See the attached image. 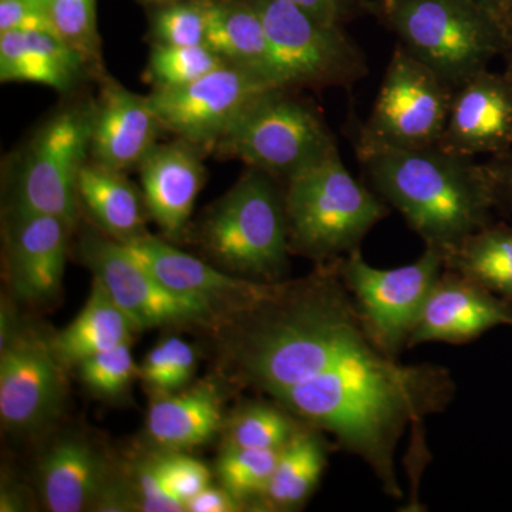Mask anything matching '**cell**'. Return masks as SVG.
Here are the masks:
<instances>
[{"label": "cell", "mask_w": 512, "mask_h": 512, "mask_svg": "<svg viewBox=\"0 0 512 512\" xmlns=\"http://www.w3.org/2000/svg\"><path fill=\"white\" fill-rule=\"evenodd\" d=\"M332 444L323 431L303 423L279 453L274 474L261 498L266 510L292 511L315 493L328 467Z\"/></svg>", "instance_id": "25"}, {"label": "cell", "mask_w": 512, "mask_h": 512, "mask_svg": "<svg viewBox=\"0 0 512 512\" xmlns=\"http://www.w3.org/2000/svg\"><path fill=\"white\" fill-rule=\"evenodd\" d=\"M77 195L94 222L121 244L147 234L144 197L121 171L87 161L77 181Z\"/></svg>", "instance_id": "23"}, {"label": "cell", "mask_w": 512, "mask_h": 512, "mask_svg": "<svg viewBox=\"0 0 512 512\" xmlns=\"http://www.w3.org/2000/svg\"><path fill=\"white\" fill-rule=\"evenodd\" d=\"M13 30L56 33L49 8L37 0H0V33Z\"/></svg>", "instance_id": "37"}, {"label": "cell", "mask_w": 512, "mask_h": 512, "mask_svg": "<svg viewBox=\"0 0 512 512\" xmlns=\"http://www.w3.org/2000/svg\"><path fill=\"white\" fill-rule=\"evenodd\" d=\"M123 245L168 288L207 302L215 309L224 305L225 311L234 316L248 309L268 284L225 274L148 232Z\"/></svg>", "instance_id": "18"}, {"label": "cell", "mask_w": 512, "mask_h": 512, "mask_svg": "<svg viewBox=\"0 0 512 512\" xmlns=\"http://www.w3.org/2000/svg\"><path fill=\"white\" fill-rule=\"evenodd\" d=\"M338 266L369 335L387 355L399 356L407 349L424 302L443 272V256L426 248L413 264L377 269L367 264L357 248L339 258Z\"/></svg>", "instance_id": "10"}, {"label": "cell", "mask_w": 512, "mask_h": 512, "mask_svg": "<svg viewBox=\"0 0 512 512\" xmlns=\"http://www.w3.org/2000/svg\"><path fill=\"white\" fill-rule=\"evenodd\" d=\"M201 147L177 138L156 144L138 165L148 215L168 238L183 234L205 181Z\"/></svg>", "instance_id": "19"}, {"label": "cell", "mask_w": 512, "mask_h": 512, "mask_svg": "<svg viewBox=\"0 0 512 512\" xmlns=\"http://www.w3.org/2000/svg\"><path fill=\"white\" fill-rule=\"evenodd\" d=\"M79 367L86 386L104 396L123 392L137 370L130 342L87 357L79 363Z\"/></svg>", "instance_id": "34"}, {"label": "cell", "mask_w": 512, "mask_h": 512, "mask_svg": "<svg viewBox=\"0 0 512 512\" xmlns=\"http://www.w3.org/2000/svg\"><path fill=\"white\" fill-rule=\"evenodd\" d=\"M476 2L478 5L483 6V8L497 20L498 12H500L501 5H503V0H476Z\"/></svg>", "instance_id": "42"}, {"label": "cell", "mask_w": 512, "mask_h": 512, "mask_svg": "<svg viewBox=\"0 0 512 512\" xmlns=\"http://www.w3.org/2000/svg\"><path fill=\"white\" fill-rule=\"evenodd\" d=\"M49 13L57 35L82 56L87 67L103 72L96 0H50Z\"/></svg>", "instance_id": "31"}, {"label": "cell", "mask_w": 512, "mask_h": 512, "mask_svg": "<svg viewBox=\"0 0 512 512\" xmlns=\"http://www.w3.org/2000/svg\"><path fill=\"white\" fill-rule=\"evenodd\" d=\"M505 76L512 83V57H507V67H505Z\"/></svg>", "instance_id": "43"}, {"label": "cell", "mask_w": 512, "mask_h": 512, "mask_svg": "<svg viewBox=\"0 0 512 512\" xmlns=\"http://www.w3.org/2000/svg\"><path fill=\"white\" fill-rule=\"evenodd\" d=\"M512 146V83L505 74L481 70L454 92L443 136L436 147L456 156L507 153Z\"/></svg>", "instance_id": "15"}, {"label": "cell", "mask_w": 512, "mask_h": 512, "mask_svg": "<svg viewBox=\"0 0 512 512\" xmlns=\"http://www.w3.org/2000/svg\"><path fill=\"white\" fill-rule=\"evenodd\" d=\"M281 450L256 448H225L218 463V476L222 487L234 494L242 503L255 501L261 505Z\"/></svg>", "instance_id": "29"}, {"label": "cell", "mask_w": 512, "mask_h": 512, "mask_svg": "<svg viewBox=\"0 0 512 512\" xmlns=\"http://www.w3.org/2000/svg\"><path fill=\"white\" fill-rule=\"evenodd\" d=\"M276 87L252 104L212 151L288 180L338 151L316 104Z\"/></svg>", "instance_id": "6"}, {"label": "cell", "mask_w": 512, "mask_h": 512, "mask_svg": "<svg viewBox=\"0 0 512 512\" xmlns=\"http://www.w3.org/2000/svg\"><path fill=\"white\" fill-rule=\"evenodd\" d=\"M244 507H247V504L242 503L234 494L229 493L227 488H214L208 485L201 493L188 501L187 511L237 512L244 510Z\"/></svg>", "instance_id": "39"}, {"label": "cell", "mask_w": 512, "mask_h": 512, "mask_svg": "<svg viewBox=\"0 0 512 512\" xmlns=\"http://www.w3.org/2000/svg\"><path fill=\"white\" fill-rule=\"evenodd\" d=\"M197 356L187 342L168 338L150 350L140 369L144 382L161 392H173L190 382Z\"/></svg>", "instance_id": "33"}, {"label": "cell", "mask_w": 512, "mask_h": 512, "mask_svg": "<svg viewBox=\"0 0 512 512\" xmlns=\"http://www.w3.org/2000/svg\"><path fill=\"white\" fill-rule=\"evenodd\" d=\"M498 28L504 39V57H512V0H503L497 16Z\"/></svg>", "instance_id": "41"}, {"label": "cell", "mask_w": 512, "mask_h": 512, "mask_svg": "<svg viewBox=\"0 0 512 512\" xmlns=\"http://www.w3.org/2000/svg\"><path fill=\"white\" fill-rule=\"evenodd\" d=\"M136 329L103 285L94 281L83 311L60 332L53 346L64 366L79 365L87 357L130 342Z\"/></svg>", "instance_id": "26"}, {"label": "cell", "mask_w": 512, "mask_h": 512, "mask_svg": "<svg viewBox=\"0 0 512 512\" xmlns=\"http://www.w3.org/2000/svg\"><path fill=\"white\" fill-rule=\"evenodd\" d=\"M40 485L50 511H83L107 487L106 463L87 441L74 437L59 441L43 458Z\"/></svg>", "instance_id": "21"}, {"label": "cell", "mask_w": 512, "mask_h": 512, "mask_svg": "<svg viewBox=\"0 0 512 512\" xmlns=\"http://www.w3.org/2000/svg\"><path fill=\"white\" fill-rule=\"evenodd\" d=\"M357 158L377 195L441 256L491 224V212L500 208L493 170L474 158L439 147L376 150Z\"/></svg>", "instance_id": "2"}, {"label": "cell", "mask_w": 512, "mask_h": 512, "mask_svg": "<svg viewBox=\"0 0 512 512\" xmlns=\"http://www.w3.org/2000/svg\"><path fill=\"white\" fill-rule=\"evenodd\" d=\"M453 96L454 90L433 70L397 46L372 113L357 133V156L376 150L436 147Z\"/></svg>", "instance_id": "8"}, {"label": "cell", "mask_w": 512, "mask_h": 512, "mask_svg": "<svg viewBox=\"0 0 512 512\" xmlns=\"http://www.w3.org/2000/svg\"><path fill=\"white\" fill-rule=\"evenodd\" d=\"M94 101L90 157L111 170L138 168L164 130L150 97L138 96L107 74Z\"/></svg>", "instance_id": "16"}, {"label": "cell", "mask_w": 512, "mask_h": 512, "mask_svg": "<svg viewBox=\"0 0 512 512\" xmlns=\"http://www.w3.org/2000/svg\"><path fill=\"white\" fill-rule=\"evenodd\" d=\"M275 84L235 64H224L197 82L153 90L150 101L165 131L212 151L239 117Z\"/></svg>", "instance_id": "11"}, {"label": "cell", "mask_w": 512, "mask_h": 512, "mask_svg": "<svg viewBox=\"0 0 512 512\" xmlns=\"http://www.w3.org/2000/svg\"><path fill=\"white\" fill-rule=\"evenodd\" d=\"M498 326H512V302L443 269L424 302L407 349L429 342L464 345Z\"/></svg>", "instance_id": "14"}, {"label": "cell", "mask_w": 512, "mask_h": 512, "mask_svg": "<svg viewBox=\"0 0 512 512\" xmlns=\"http://www.w3.org/2000/svg\"><path fill=\"white\" fill-rule=\"evenodd\" d=\"M235 362L245 382L365 461L384 494L403 497L396 453L407 427L456 394L446 367L402 365L367 332L339 274L322 262L298 282H268L237 315Z\"/></svg>", "instance_id": "1"}, {"label": "cell", "mask_w": 512, "mask_h": 512, "mask_svg": "<svg viewBox=\"0 0 512 512\" xmlns=\"http://www.w3.org/2000/svg\"><path fill=\"white\" fill-rule=\"evenodd\" d=\"M221 400L212 386H198L151 404L147 417L150 439L170 451L202 446L220 430Z\"/></svg>", "instance_id": "24"}, {"label": "cell", "mask_w": 512, "mask_h": 512, "mask_svg": "<svg viewBox=\"0 0 512 512\" xmlns=\"http://www.w3.org/2000/svg\"><path fill=\"white\" fill-rule=\"evenodd\" d=\"M443 265L512 302V227L485 225L446 252Z\"/></svg>", "instance_id": "27"}, {"label": "cell", "mask_w": 512, "mask_h": 512, "mask_svg": "<svg viewBox=\"0 0 512 512\" xmlns=\"http://www.w3.org/2000/svg\"><path fill=\"white\" fill-rule=\"evenodd\" d=\"M252 2L264 20L272 76L279 87L350 86L366 76V57L343 26L320 22L285 0Z\"/></svg>", "instance_id": "7"}, {"label": "cell", "mask_w": 512, "mask_h": 512, "mask_svg": "<svg viewBox=\"0 0 512 512\" xmlns=\"http://www.w3.org/2000/svg\"><path fill=\"white\" fill-rule=\"evenodd\" d=\"M73 225L55 215L13 210L8 229L10 282L26 302H49L59 293Z\"/></svg>", "instance_id": "17"}, {"label": "cell", "mask_w": 512, "mask_h": 512, "mask_svg": "<svg viewBox=\"0 0 512 512\" xmlns=\"http://www.w3.org/2000/svg\"><path fill=\"white\" fill-rule=\"evenodd\" d=\"M302 424L281 404L251 403L229 421L225 448L282 450Z\"/></svg>", "instance_id": "28"}, {"label": "cell", "mask_w": 512, "mask_h": 512, "mask_svg": "<svg viewBox=\"0 0 512 512\" xmlns=\"http://www.w3.org/2000/svg\"><path fill=\"white\" fill-rule=\"evenodd\" d=\"M285 212L289 248L322 262L360 248L389 204L346 170L339 150L286 180Z\"/></svg>", "instance_id": "3"}, {"label": "cell", "mask_w": 512, "mask_h": 512, "mask_svg": "<svg viewBox=\"0 0 512 512\" xmlns=\"http://www.w3.org/2000/svg\"><path fill=\"white\" fill-rule=\"evenodd\" d=\"M491 170L497 180L498 192H500V207H512V153L494 156L488 161Z\"/></svg>", "instance_id": "40"}, {"label": "cell", "mask_w": 512, "mask_h": 512, "mask_svg": "<svg viewBox=\"0 0 512 512\" xmlns=\"http://www.w3.org/2000/svg\"><path fill=\"white\" fill-rule=\"evenodd\" d=\"M202 242L218 264L241 278L282 281L291 248L285 190L276 177L248 167L208 214Z\"/></svg>", "instance_id": "5"}, {"label": "cell", "mask_w": 512, "mask_h": 512, "mask_svg": "<svg viewBox=\"0 0 512 512\" xmlns=\"http://www.w3.org/2000/svg\"><path fill=\"white\" fill-rule=\"evenodd\" d=\"M205 46L225 63L245 67L275 86L264 20L252 0H205ZM279 87V86H278Z\"/></svg>", "instance_id": "22"}, {"label": "cell", "mask_w": 512, "mask_h": 512, "mask_svg": "<svg viewBox=\"0 0 512 512\" xmlns=\"http://www.w3.org/2000/svg\"><path fill=\"white\" fill-rule=\"evenodd\" d=\"M367 12L454 92L504 55L497 20L476 0H372Z\"/></svg>", "instance_id": "4"}, {"label": "cell", "mask_w": 512, "mask_h": 512, "mask_svg": "<svg viewBox=\"0 0 512 512\" xmlns=\"http://www.w3.org/2000/svg\"><path fill=\"white\" fill-rule=\"evenodd\" d=\"M87 69L82 56L56 33H0L2 83L43 84L66 93Z\"/></svg>", "instance_id": "20"}, {"label": "cell", "mask_w": 512, "mask_h": 512, "mask_svg": "<svg viewBox=\"0 0 512 512\" xmlns=\"http://www.w3.org/2000/svg\"><path fill=\"white\" fill-rule=\"evenodd\" d=\"M37 2L42 3V5H45L47 8H49L50 0H37Z\"/></svg>", "instance_id": "44"}, {"label": "cell", "mask_w": 512, "mask_h": 512, "mask_svg": "<svg viewBox=\"0 0 512 512\" xmlns=\"http://www.w3.org/2000/svg\"><path fill=\"white\" fill-rule=\"evenodd\" d=\"M93 103L56 111L36 131L19 161L13 210L55 215L74 225L77 181L90 156Z\"/></svg>", "instance_id": "9"}, {"label": "cell", "mask_w": 512, "mask_h": 512, "mask_svg": "<svg viewBox=\"0 0 512 512\" xmlns=\"http://www.w3.org/2000/svg\"><path fill=\"white\" fill-rule=\"evenodd\" d=\"M137 494L141 510L147 512L187 511V505L168 487L156 457L141 464L137 470Z\"/></svg>", "instance_id": "36"}, {"label": "cell", "mask_w": 512, "mask_h": 512, "mask_svg": "<svg viewBox=\"0 0 512 512\" xmlns=\"http://www.w3.org/2000/svg\"><path fill=\"white\" fill-rule=\"evenodd\" d=\"M63 362L53 343L22 333L2 343L0 417L13 430L43 426L63 400Z\"/></svg>", "instance_id": "13"}, {"label": "cell", "mask_w": 512, "mask_h": 512, "mask_svg": "<svg viewBox=\"0 0 512 512\" xmlns=\"http://www.w3.org/2000/svg\"><path fill=\"white\" fill-rule=\"evenodd\" d=\"M207 32L205 0L173 2L153 13V45L202 46Z\"/></svg>", "instance_id": "32"}, {"label": "cell", "mask_w": 512, "mask_h": 512, "mask_svg": "<svg viewBox=\"0 0 512 512\" xmlns=\"http://www.w3.org/2000/svg\"><path fill=\"white\" fill-rule=\"evenodd\" d=\"M82 256L94 279L103 285L137 329L204 322L217 311L207 302L168 288L116 239L86 235Z\"/></svg>", "instance_id": "12"}, {"label": "cell", "mask_w": 512, "mask_h": 512, "mask_svg": "<svg viewBox=\"0 0 512 512\" xmlns=\"http://www.w3.org/2000/svg\"><path fill=\"white\" fill-rule=\"evenodd\" d=\"M285 2L292 3L312 18L328 25L343 26V23L356 16L360 9L367 10V0H285Z\"/></svg>", "instance_id": "38"}, {"label": "cell", "mask_w": 512, "mask_h": 512, "mask_svg": "<svg viewBox=\"0 0 512 512\" xmlns=\"http://www.w3.org/2000/svg\"><path fill=\"white\" fill-rule=\"evenodd\" d=\"M156 461L168 487L185 505L210 485L208 468L195 458L180 454V451L156 457Z\"/></svg>", "instance_id": "35"}, {"label": "cell", "mask_w": 512, "mask_h": 512, "mask_svg": "<svg viewBox=\"0 0 512 512\" xmlns=\"http://www.w3.org/2000/svg\"><path fill=\"white\" fill-rule=\"evenodd\" d=\"M227 64L207 46L153 45L147 74L154 89L187 86Z\"/></svg>", "instance_id": "30"}]
</instances>
